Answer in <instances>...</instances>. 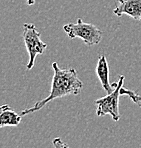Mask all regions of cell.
<instances>
[{"instance_id":"cell-9","label":"cell","mask_w":141,"mask_h":148,"mask_svg":"<svg viewBox=\"0 0 141 148\" xmlns=\"http://www.w3.org/2000/svg\"><path fill=\"white\" fill-rule=\"evenodd\" d=\"M52 143L54 145V148H69L68 145L66 144L65 142L61 140V138L59 137H55V138L52 140Z\"/></svg>"},{"instance_id":"cell-10","label":"cell","mask_w":141,"mask_h":148,"mask_svg":"<svg viewBox=\"0 0 141 148\" xmlns=\"http://www.w3.org/2000/svg\"><path fill=\"white\" fill-rule=\"evenodd\" d=\"M26 2H27L28 5H33L35 3V0H26Z\"/></svg>"},{"instance_id":"cell-5","label":"cell","mask_w":141,"mask_h":148,"mask_svg":"<svg viewBox=\"0 0 141 148\" xmlns=\"http://www.w3.org/2000/svg\"><path fill=\"white\" fill-rule=\"evenodd\" d=\"M118 6L113 13L118 17L126 14L135 20H141V0H116Z\"/></svg>"},{"instance_id":"cell-1","label":"cell","mask_w":141,"mask_h":148,"mask_svg":"<svg viewBox=\"0 0 141 148\" xmlns=\"http://www.w3.org/2000/svg\"><path fill=\"white\" fill-rule=\"evenodd\" d=\"M52 68H53L54 74L50 94L44 99L37 101L32 107L23 110L20 113L21 116H25L30 113H35L36 111L42 109L48 102L54 99L61 98L67 95H78L81 92L83 83L78 78L77 71L74 68L61 69L56 62L52 63Z\"/></svg>"},{"instance_id":"cell-8","label":"cell","mask_w":141,"mask_h":148,"mask_svg":"<svg viewBox=\"0 0 141 148\" xmlns=\"http://www.w3.org/2000/svg\"><path fill=\"white\" fill-rule=\"evenodd\" d=\"M120 94L121 95H127V96H128L129 98L134 102V103L137 104L138 106H140L141 107V95L137 94L135 91L122 87V88L120 89Z\"/></svg>"},{"instance_id":"cell-3","label":"cell","mask_w":141,"mask_h":148,"mask_svg":"<svg viewBox=\"0 0 141 148\" xmlns=\"http://www.w3.org/2000/svg\"><path fill=\"white\" fill-rule=\"evenodd\" d=\"M124 75H120L119 80L113 83L114 89L111 93L107 94L106 96L99 98L95 101L97 105L96 114L97 116H104L109 114L112 117L113 121H119L120 119V113H119V97H120V89L123 87L124 82Z\"/></svg>"},{"instance_id":"cell-7","label":"cell","mask_w":141,"mask_h":148,"mask_svg":"<svg viewBox=\"0 0 141 148\" xmlns=\"http://www.w3.org/2000/svg\"><path fill=\"white\" fill-rule=\"evenodd\" d=\"M20 114L10 108L8 104L0 105V128L6 126H18L21 122Z\"/></svg>"},{"instance_id":"cell-6","label":"cell","mask_w":141,"mask_h":148,"mask_svg":"<svg viewBox=\"0 0 141 148\" xmlns=\"http://www.w3.org/2000/svg\"><path fill=\"white\" fill-rule=\"evenodd\" d=\"M96 74L103 89L107 92V94L111 93L113 91V89H112L113 85H111L109 82V67H108L107 60L104 55H100L98 58V62H97L96 66Z\"/></svg>"},{"instance_id":"cell-2","label":"cell","mask_w":141,"mask_h":148,"mask_svg":"<svg viewBox=\"0 0 141 148\" xmlns=\"http://www.w3.org/2000/svg\"><path fill=\"white\" fill-rule=\"evenodd\" d=\"M63 30L69 38L79 37L88 46L98 44L102 38V31L93 24L85 23L81 18L77 19L76 23H69L63 26Z\"/></svg>"},{"instance_id":"cell-4","label":"cell","mask_w":141,"mask_h":148,"mask_svg":"<svg viewBox=\"0 0 141 148\" xmlns=\"http://www.w3.org/2000/svg\"><path fill=\"white\" fill-rule=\"evenodd\" d=\"M23 40L29 54V61L26 68L27 70H30L34 66L36 56L44 53L47 48V44L40 39V32L32 23L23 24Z\"/></svg>"}]
</instances>
